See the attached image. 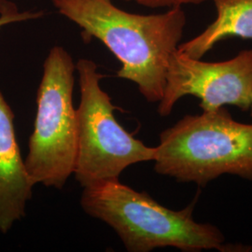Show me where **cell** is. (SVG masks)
Here are the masks:
<instances>
[{
    "instance_id": "1",
    "label": "cell",
    "mask_w": 252,
    "mask_h": 252,
    "mask_svg": "<svg viewBox=\"0 0 252 252\" xmlns=\"http://www.w3.org/2000/svg\"><path fill=\"white\" fill-rule=\"evenodd\" d=\"M56 9L82 29L85 40L95 37L122 63L117 76L133 81L149 102L162 99L166 72L186 25L182 7L142 15L119 9L112 0H53Z\"/></svg>"
},
{
    "instance_id": "2",
    "label": "cell",
    "mask_w": 252,
    "mask_h": 252,
    "mask_svg": "<svg viewBox=\"0 0 252 252\" xmlns=\"http://www.w3.org/2000/svg\"><path fill=\"white\" fill-rule=\"evenodd\" d=\"M81 206L85 213L110 226L128 252H149L165 247L189 252L247 251L243 246L226 243L216 226L196 222L192 217L194 202L184 209L172 210L119 180L84 187Z\"/></svg>"
},
{
    "instance_id": "3",
    "label": "cell",
    "mask_w": 252,
    "mask_h": 252,
    "mask_svg": "<svg viewBox=\"0 0 252 252\" xmlns=\"http://www.w3.org/2000/svg\"><path fill=\"white\" fill-rule=\"evenodd\" d=\"M153 161L158 174L202 187L225 174L252 180V124L224 107L186 115L161 133Z\"/></svg>"
},
{
    "instance_id": "4",
    "label": "cell",
    "mask_w": 252,
    "mask_h": 252,
    "mask_svg": "<svg viewBox=\"0 0 252 252\" xmlns=\"http://www.w3.org/2000/svg\"><path fill=\"white\" fill-rule=\"evenodd\" d=\"M72 57L63 47L51 49L36 95L34 130L25 164L31 181L62 189L74 174L78 149L77 109L73 105Z\"/></svg>"
},
{
    "instance_id": "5",
    "label": "cell",
    "mask_w": 252,
    "mask_h": 252,
    "mask_svg": "<svg viewBox=\"0 0 252 252\" xmlns=\"http://www.w3.org/2000/svg\"><path fill=\"white\" fill-rule=\"evenodd\" d=\"M81 88L77 108L78 149L75 177L81 186L119 180L122 172L137 162L153 161L155 148L148 147L118 123L116 107L100 86L104 77L89 59L76 64Z\"/></svg>"
},
{
    "instance_id": "6",
    "label": "cell",
    "mask_w": 252,
    "mask_h": 252,
    "mask_svg": "<svg viewBox=\"0 0 252 252\" xmlns=\"http://www.w3.org/2000/svg\"><path fill=\"white\" fill-rule=\"evenodd\" d=\"M185 95L200 99L203 111L225 105L247 111L252 99V50L240 52L222 62H204L178 49L170 57L165 87L159 101L158 113L165 117Z\"/></svg>"
},
{
    "instance_id": "7",
    "label": "cell",
    "mask_w": 252,
    "mask_h": 252,
    "mask_svg": "<svg viewBox=\"0 0 252 252\" xmlns=\"http://www.w3.org/2000/svg\"><path fill=\"white\" fill-rule=\"evenodd\" d=\"M34 183L27 174L15 130L14 114L0 91V232L7 234L26 216Z\"/></svg>"
},
{
    "instance_id": "8",
    "label": "cell",
    "mask_w": 252,
    "mask_h": 252,
    "mask_svg": "<svg viewBox=\"0 0 252 252\" xmlns=\"http://www.w3.org/2000/svg\"><path fill=\"white\" fill-rule=\"evenodd\" d=\"M215 21L198 36L180 44L178 50L201 59L218 42L229 37L252 39V0H213Z\"/></svg>"
},
{
    "instance_id": "9",
    "label": "cell",
    "mask_w": 252,
    "mask_h": 252,
    "mask_svg": "<svg viewBox=\"0 0 252 252\" xmlns=\"http://www.w3.org/2000/svg\"><path fill=\"white\" fill-rule=\"evenodd\" d=\"M42 12L24 11L20 12L16 6L7 0H0V28L11 23H18L28 20L39 18Z\"/></svg>"
},
{
    "instance_id": "10",
    "label": "cell",
    "mask_w": 252,
    "mask_h": 252,
    "mask_svg": "<svg viewBox=\"0 0 252 252\" xmlns=\"http://www.w3.org/2000/svg\"><path fill=\"white\" fill-rule=\"evenodd\" d=\"M127 2H135L147 8H173L183 7L185 5H198L207 0H124Z\"/></svg>"
},
{
    "instance_id": "11",
    "label": "cell",
    "mask_w": 252,
    "mask_h": 252,
    "mask_svg": "<svg viewBox=\"0 0 252 252\" xmlns=\"http://www.w3.org/2000/svg\"><path fill=\"white\" fill-rule=\"evenodd\" d=\"M251 109H252V106H251Z\"/></svg>"
}]
</instances>
